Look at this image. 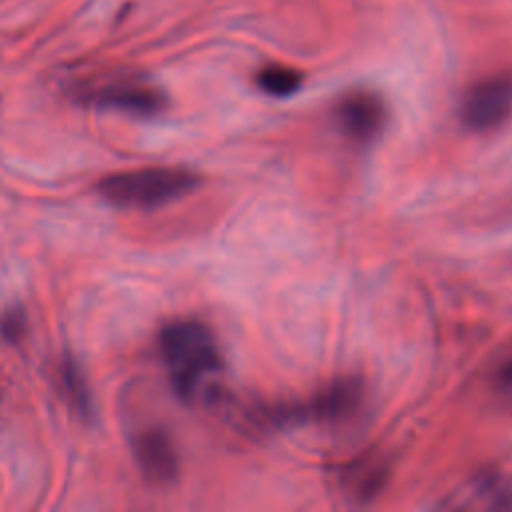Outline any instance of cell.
<instances>
[{
  "label": "cell",
  "mask_w": 512,
  "mask_h": 512,
  "mask_svg": "<svg viewBox=\"0 0 512 512\" xmlns=\"http://www.w3.org/2000/svg\"><path fill=\"white\" fill-rule=\"evenodd\" d=\"M496 384L504 392H512V354L504 360V364L498 368Z\"/></svg>",
  "instance_id": "8fae6325"
},
{
  "label": "cell",
  "mask_w": 512,
  "mask_h": 512,
  "mask_svg": "<svg viewBox=\"0 0 512 512\" xmlns=\"http://www.w3.org/2000/svg\"><path fill=\"white\" fill-rule=\"evenodd\" d=\"M334 122L350 140L368 144L384 130L388 122V108L376 92L352 90L336 102Z\"/></svg>",
  "instance_id": "277c9868"
},
{
  "label": "cell",
  "mask_w": 512,
  "mask_h": 512,
  "mask_svg": "<svg viewBox=\"0 0 512 512\" xmlns=\"http://www.w3.org/2000/svg\"><path fill=\"white\" fill-rule=\"evenodd\" d=\"M360 404V384L356 380L342 378L326 386L312 402V412L318 418L342 420L350 416Z\"/></svg>",
  "instance_id": "52a82bcc"
},
{
  "label": "cell",
  "mask_w": 512,
  "mask_h": 512,
  "mask_svg": "<svg viewBox=\"0 0 512 512\" xmlns=\"http://www.w3.org/2000/svg\"><path fill=\"white\" fill-rule=\"evenodd\" d=\"M512 116V72H498L476 80L464 94L460 118L474 132L500 128Z\"/></svg>",
  "instance_id": "3957f363"
},
{
  "label": "cell",
  "mask_w": 512,
  "mask_h": 512,
  "mask_svg": "<svg viewBox=\"0 0 512 512\" xmlns=\"http://www.w3.org/2000/svg\"><path fill=\"white\" fill-rule=\"evenodd\" d=\"M158 344L170 384L184 402H190L202 390L206 380L222 368L216 340L198 320H176L166 324Z\"/></svg>",
  "instance_id": "6da1fadb"
},
{
  "label": "cell",
  "mask_w": 512,
  "mask_h": 512,
  "mask_svg": "<svg viewBox=\"0 0 512 512\" xmlns=\"http://www.w3.org/2000/svg\"><path fill=\"white\" fill-rule=\"evenodd\" d=\"M86 100L100 108H114L138 116L160 114L168 104V98L160 88L138 80H118L102 84L90 90Z\"/></svg>",
  "instance_id": "5b68a950"
},
{
  "label": "cell",
  "mask_w": 512,
  "mask_h": 512,
  "mask_svg": "<svg viewBox=\"0 0 512 512\" xmlns=\"http://www.w3.org/2000/svg\"><path fill=\"white\" fill-rule=\"evenodd\" d=\"M62 388H64V396H66V402L70 404V408L82 420H90L94 414L92 394H90V388H88V382H86L82 370L72 360H66L62 364Z\"/></svg>",
  "instance_id": "ba28073f"
},
{
  "label": "cell",
  "mask_w": 512,
  "mask_h": 512,
  "mask_svg": "<svg viewBox=\"0 0 512 512\" xmlns=\"http://www.w3.org/2000/svg\"><path fill=\"white\" fill-rule=\"evenodd\" d=\"M256 84L262 92H266L270 96L284 98V96L294 94L302 86V72L296 68H290V66L270 64L258 72Z\"/></svg>",
  "instance_id": "9c48e42d"
},
{
  "label": "cell",
  "mask_w": 512,
  "mask_h": 512,
  "mask_svg": "<svg viewBox=\"0 0 512 512\" xmlns=\"http://www.w3.org/2000/svg\"><path fill=\"white\" fill-rule=\"evenodd\" d=\"M134 460L146 482L166 486L178 476V452L170 434L158 426L142 430L132 444Z\"/></svg>",
  "instance_id": "8992f818"
},
{
  "label": "cell",
  "mask_w": 512,
  "mask_h": 512,
  "mask_svg": "<svg viewBox=\"0 0 512 512\" xmlns=\"http://www.w3.org/2000/svg\"><path fill=\"white\" fill-rule=\"evenodd\" d=\"M200 184V176L178 166H148L108 174L96 186L98 194L120 208L150 210L174 202Z\"/></svg>",
  "instance_id": "7a4b0ae2"
},
{
  "label": "cell",
  "mask_w": 512,
  "mask_h": 512,
  "mask_svg": "<svg viewBox=\"0 0 512 512\" xmlns=\"http://www.w3.org/2000/svg\"><path fill=\"white\" fill-rule=\"evenodd\" d=\"M26 330V318L20 310H10L0 318V332L6 340H20Z\"/></svg>",
  "instance_id": "30bf717a"
}]
</instances>
